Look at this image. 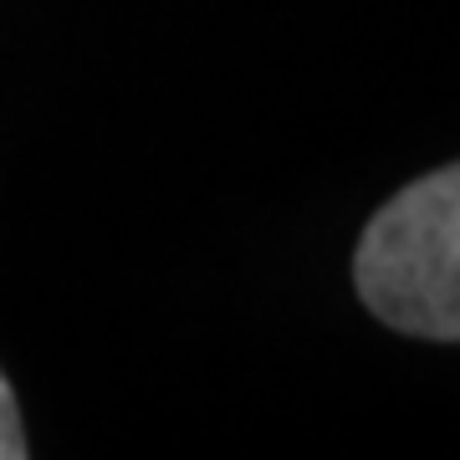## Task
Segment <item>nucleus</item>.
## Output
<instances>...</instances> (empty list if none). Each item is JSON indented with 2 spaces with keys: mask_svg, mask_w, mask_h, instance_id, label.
Segmentation results:
<instances>
[{
  "mask_svg": "<svg viewBox=\"0 0 460 460\" xmlns=\"http://www.w3.org/2000/svg\"><path fill=\"white\" fill-rule=\"evenodd\" d=\"M26 456H31V440H26V425H21L16 389L0 374V460H26Z\"/></svg>",
  "mask_w": 460,
  "mask_h": 460,
  "instance_id": "nucleus-2",
  "label": "nucleus"
},
{
  "mask_svg": "<svg viewBox=\"0 0 460 460\" xmlns=\"http://www.w3.org/2000/svg\"><path fill=\"white\" fill-rule=\"evenodd\" d=\"M353 292L389 332L460 343V159L410 180L368 215Z\"/></svg>",
  "mask_w": 460,
  "mask_h": 460,
  "instance_id": "nucleus-1",
  "label": "nucleus"
}]
</instances>
